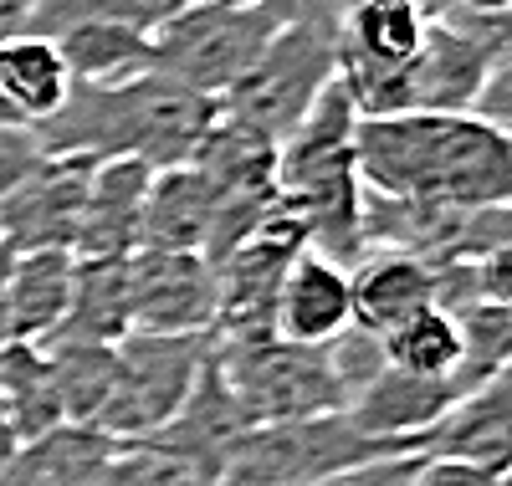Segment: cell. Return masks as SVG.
<instances>
[{
  "mask_svg": "<svg viewBox=\"0 0 512 486\" xmlns=\"http://www.w3.org/2000/svg\"><path fill=\"white\" fill-rule=\"evenodd\" d=\"M472 282H477V297L492 302V307H507L512 313V241L487 251L482 261H472Z\"/></svg>",
  "mask_w": 512,
  "mask_h": 486,
  "instance_id": "cell-34",
  "label": "cell"
},
{
  "mask_svg": "<svg viewBox=\"0 0 512 486\" xmlns=\"http://www.w3.org/2000/svg\"><path fill=\"white\" fill-rule=\"evenodd\" d=\"M216 267L200 251L128 256V333H216Z\"/></svg>",
  "mask_w": 512,
  "mask_h": 486,
  "instance_id": "cell-10",
  "label": "cell"
},
{
  "mask_svg": "<svg viewBox=\"0 0 512 486\" xmlns=\"http://www.w3.org/2000/svg\"><path fill=\"white\" fill-rule=\"evenodd\" d=\"M292 0H267L256 11H216V6H185L169 26H159L154 41V72L190 93L221 103L246 77V67L262 57V47L287 21Z\"/></svg>",
  "mask_w": 512,
  "mask_h": 486,
  "instance_id": "cell-7",
  "label": "cell"
},
{
  "mask_svg": "<svg viewBox=\"0 0 512 486\" xmlns=\"http://www.w3.org/2000/svg\"><path fill=\"white\" fill-rule=\"evenodd\" d=\"M410 486H497L492 476H482V471H472V466H456V461H431L425 456V466L415 471V481Z\"/></svg>",
  "mask_w": 512,
  "mask_h": 486,
  "instance_id": "cell-35",
  "label": "cell"
},
{
  "mask_svg": "<svg viewBox=\"0 0 512 486\" xmlns=\"http://www.w3.org/2000/svg\"><path fill=\"white\" fill-rule=\"evenodd\" d=\"M6 272H11V256L0 251V348L11 343V302H6Z\"/></svg>",
  "mask_w": 512,
  "mask_h": 486,
  "instance_id": "cell-37",
  "label": "cell"
},
{
  "mask_svg": "<svg viewBox=\"0 0 512 486\" xmlns=\"http://www.w3.org/2000/svg\"><path fill=\"white\" fill-rule=\"evenodd\" d=\"M507 26L512 21L482 26L456 11L446 21H431L415 62L405 67V113H446V118L477 113V98L492 72V52Z\"/></svg>",
  "mask_w": 512,
  "mask_h": 486,
  "instance_id": "cell-9",
  "label": "cell"
},
{
  "mask_svg": "<svg viewBox=\"0 0 512 486\" xmlns=\"http://www.w3.org/2000/svg\"><path fill=\"white\" fill-rule=\"evenodd\" d=\"M354 292V328L384 338L405 318L436 307V267L405 251H364L359 267L349 272Z\"/></svg>",
  "mask_w": 512,
  "mask_h": 486,
  "instance_id": "cell-17",
  "label": "cell"
},
{
  "mask_svg": "<svg viewBox=\"0 0 512 486\" xmlns=\"http://www.w3.org/2000/svg\"><path fill=\"white\" fill-rule=\"evenodd\" d=\"M210 348L216 333H128L113 348V394L93 430L118 446H144L180 415Z\"/></svg>",
  "mask_w": 512,
  "mask_h": 486,
  "instance_id": "cell-6",
  "label": "cell"
},
{
  "mask_svg": "<svg viewBox=\"0 0 512 486\" xmlns=\"http://www.w3.org/2000/svg\"><path fill=\"white\" fill-rule=\"evenodd\" d=\"M477 113L512 134V26L502 31L497 52H492V72H487V87H482V98H477Z\"/></svg>",
  "mask_w": 512,
  "mask_h": 486,
  "instance_id": "cell-32",
  "label": "cell"
},
{
  "mask_svg": "<svg viewBox=\"0 0 512 486\" xmlns=\"http://www.w3.org/2000/svg\"><path fill=\"white\" fill-rule=\"evenodd\" d=\"M451 6H456V16L482 21V26H502V21H512V0H451Z\"/></svg>",
  "mask_w": 512,
  "mask_h": 486,
  "instance_id": "cell-36",
  "label": "cell"
},
{
  "mask_svg": "<svg viewBox=\"0 0 512 486\" xmlns=\"http://www.w3.org/2000/svg\"><path fill=\"white\" fill-rule=\"evenodd\" d=\"M0 405H6L16 446L62 425L52 359H47V348H41V343H6V348H0Z\"/></svg>",
  "mask_w": 512,
  "mask_h": 486,
  "instance_id": "cell-25",
  "label": "cell"
},
{
  "mask_svg": "<svg viewBox=\"0 0 512 486\" xmlns=\"http://www.w3.org/2000/svg\"><path fill=\"white\" fill-rule=\"evenodd\" d=\"M420 466H425V456H379V461L338 471V476H328L318 486H410Z\"/></svg>",
  "mask_w": 512,
  "mask_h": 486,
  "instance_id": "cell-33",
  "label": "cell"
},
{
  "mask_svg": "<svg viewBox=\"0 0 512 486\" xmlns=\"http://www.w3.org/2000/svg\"><path fill=\"white\" fill-rule=\"evenodd\" d=\"M456 405V394L446 379H415L384 364L354 400H349V425L364 430L369 440H390V446H405L420 456V435L431 430L446 410Z\"/></svg>",
  "mask_w": 512,
  "mask_h": 486,
  "instance_id": "cell-16",
  "label": "cell"
},
{
  "mask_svg": "<svg viewBox=\"0 0 512 486\" xmlns=\"http://www.w3.org/2000/svg\"><path fill=\"white\" fill-rule=\"evenodd\" d=\"M52 47L67 62L72 82L82 87H113V82H134L154 72V41L113 21H77L52 36Z\"/></svg>",
  "mask_w": 512,
  "mask_h": 486,
  "instance_id": "cell-23",
  "label": "cell"
},
{
  "mask_svg": "<svg viewBox=\"0 0 512 486\" xmlns=\"http://www.w3.org/2000/svg\"><path fill=\"white\" fill-rule=\"evenodd\" d=\"M93 486H216L205 471L164 456V451H149V446H118V456L93 476Z\"/></svg>",
  "mask_w": 512,
  "mask_h": 486,
  "instance_id": "cell-30",
  "label": "cell"
},
{
  "mask_svg": "<svg viewBox=\"0 0 512 486\" xmlns=\"http://www.w3.org/2000/svg\"><path fill=\"white\" fill-rule=\"evenodd\" d=\"M354 159L364 190L384 200L441 210L512 205V134L482 113L359 118Z\"/></svg>",
  "mask_w": 512,
  "mask_h": 486,
  "instance_id": "cell-1",
  "label": "cell"
},
{
  "mask_svg": "<svg viewBox=\"0 0 512 486\" xmlns=\"http://www.w3.org/2000/svg\"><path fill=\"white\" fill-rule=\"evenodd\" d=\"M216 103L169 82L164 72H144L134 82L82 87L72 82V98L57 118L31 128L41 154H82V159H139L149 169L190 164L200 139L216 123Z\"/></svg>",
  "mask_w": 512,
  "mask_h": 486,
  "instance_id": "cell-2",
  "label": "cell"
},
{
  "mask_svg": "<svg viewBox=\"0 0 512 486\" xmlns=\"http://www.w3.org/2000/svg\"><path fill=\"white\" fill-rule=\"evenodd\" d=\"M190 169H200L210 190L221 200H251V195H272V174H277V144L256 128L216 113L210 134L200 139V149L190 154Z\"/></svg>",
  "mask_w": 512,
  "mask_h": 486,
  "instance_id": "cell-22",
  "label": "cell"
},
{
  "mask_svg": "<svg viewBox=\"0 0 512 486\" xmlns=\"http://www.w3.org/2000/svg\"><path fill=\"white\" fill-rule=\"evenodd\" d=\"M221 195L210 180L190 164L154 169L149 195H144V220H139V251H200L216 226Z\"/></svg>",
  "mask_w": 512,
  "mask_h": 486,
  "instance_id": "cell-18",
  "label": "cell"
},
{
  "mask_svg": "<svg viewBox=\"0 0 512 486\" xmlns=\"http://www.w3.org/2000/svg\"><path fill=\"white\" fill-rule=\"evenodd\" d=\"M190 6H216V11H256L267 0H190Z\"/></svg>",
  "mask_w": 512,
  "mask_h": 486,
  "instance_id": "cell-38",
  "label": "cell"
},
{
  "mask_svg": "<svg viewBox=\"0 0 512 486\" xmlns=\"http://www.w3.org/2000/svg\"><path fill=\"white\" fill-rule=\"evenodd\" d=\"M446 313L456 318V333H461V364L451 374V394L461 400V394L482 389L492 374L512 364V313L482 297H461Z\"/></svg>",
  "mask_w": 512,
  "mask_h": 486,
  "instance_id": "cell-26",
  "label": "cell"
},
{
  "mask_svg": "<svg viewBox=\"0 0 512 486\" xmlns=\"http://www.w3.org/2000/svg\"><path fill=\"white\" fill-rule=\"evenodd\" d=\"M16 451V435H11V420H6V405H0V466H6V456Z\"/></svg>",
  "mask_w": 512,
  "mask_h": 486,
  "instance_id": "cell-39",
  "label": "cell"
},
{
  "mask_svg": "<svg viewBox=\"0 0 512 486\" xmlns=\"http://www.w3.org/2000/svg\"><path fill=\"white\" fill-rule=\"evenodd\" d=\"M154 169L139 159H103L93 169L88 200L77 220V261H123L139 251V220H144V195H149Z\"/></svg>",
  "mask_w": 512,
  "mask_h": 486,
  "instance_id": "cell-15",
  "label": "cell"
},
{
  "mask_svg": "<svg viewBox=\"0 0 512 486\" xmlns=\"http://www.w3.org/2000/svg\"><path fill=\"white\" fill-rule=\"evenodd\" d=\"M98 159L82 154H47L36 174L0 200V251L26 256V251H72L82 200H88Z\"/></svg>",
  "mask_w": 512,
  "mask_h": 486,
  "instance_id": "cell-11",
  "label": "cell"
},
{
  "mask_svg": "<svg viewBox=\"0 0 512 486\" xmlns=\"http://www.w3.org/2000/svg\"><path fill=\"white\" fill-rule=\"evenodd\" d=\"M52 359L62 425H98L113 394V348L118 343H41Z\"/></svg>",
  "mask_w": 512,
  "mask_h": 486,
  "instance_id": "cell-27",
  "label": "cell"
},
{
  "mask_svg": "<svg viewBox=\"0 0 512 486\" xmlns=\"http://www.w3.org/2000/svg\"><path fill=\"white\" fill-rule=\"evenodd\" d=\"M354 128L359 113L344 93V82H333L313 103V113L277 144V200L292 210L308 231V246L333 256L338 267H359L364 241H359V210H364V180L354 159Z\"/></svg>",
  "mask_w": 512,
  "mask_h": 486,
  "instance_id": "cell-3",
  "label": "cell"
},
{
  "mask_svg": "<svg viewBox=\"0 0 512 486\" xmlns=\"http://www.w3.org/2000/svg\"><path fill=\"white\" fill-rule=\"evenodd\" d=\"M241 430H251V425H246V415L236 410L231 384H226V374H221V364H216V348H210V364L200 369V379H195V389H190V400L180 405V415L169 420L159 435H149L144 446L175 456V461H185V466H195V471H205L210 481L221 486V466H226L231 446L241 440Z\"/></svg>",
  "mask_w": 512,
  "mask_h": 486,
  "instance_id": "cell-14",
  "label": "cell"
},
{
  "mask_svg": "<svg viewBox=\"0 0 512 486\" xmlns=\"http://www.w3.org/2000/svg\"><path fill=\"white\" fill-rule=\"evenodd\" d=\"M118 456V440L93 425H57L6 456L0 486H93V476Z\"/></svg>",
  "mask_w": 512,
  "mask_h": 486,
  "instance_id": "cell-19",
  "label": "cell"
},
{
  "mask_svg": "<svg viewBox=\"0 0 512 486\" xmlns=\"http://www.w3.org/2000/svg\"><path fill=\"white\" fill-rule=\"evenodd\" d=\"M349 0H292L287 21L246 67V77L216 103L226 118L282 144L313 103L338 82V26Z\"/></svg>",
  "mask_w": 512,
  "mask_h": 486,
  "instance_id": "cell-4",
  "label": "cell"
},
{
  "mask_svg": "<svg viewBox=\"0 0 512 486\" xmlns=\"http://www.w3.org/2000/svg\"><path fill=\"white\" fill-rule=\"evenodd\" d=\"M72 98V72L47 36L0 41V108L21 128H41Z\"/></svg>",
  "mask_w": 512,
  "mask_h": 486,
  "instance_id": "cell-20",
  "label": "cell"
},
{
  "mask_svg": "<svg viewBox=\"0 0 512 486\" xmlns=\"http://www.w3.org/2000/svg\"><path fill=\"white\" fill-rule=\"evenodd\" d=\"M190 0H36V11L26 16V31L21 36H57L77 21H113V26H128V31H144L154 36L159 26H169Z\"/></svg>",
  "mask_w": 512,
  "mask_h": 486,
  "instance_id": "cell-29",
  "label": "cell"
},
{
  "mask_svg": "<svg viewBox=\"0 0 512 486\" xmlns=\"http://www.w3.org/2000/svg\"><path fill=\"white\" fill-rule=\"evenodd\" d=\"M420 456L472 466L492 481L512 471V364L461 400L420 435Z\"/></svg>",
  "mask_w": 512,
  "mask_h": 486,
  "instance_id": "cell-12",
  "label": "cell"
},
{
  "mask_svg": "<svg viewBox=\"0 0 512 486\" xmlns=\"http://www.w3.org/2000/svg\"><path fill=\"white\" fill-rule=\"evenodd\" d=\"M41 159H47V154H41V144H36L31 128L0 123V200H6L11 190H21L31 174H36Z\"/></svg>",
  "mask_w": 512,
  "mask_h": 486,
  "instance_id": "cell-31",
  "label": "cell"
},
{
  "mask_svg": "<svg viewBox=\"0 0 512 486\" xmlns=\"http://www.w3.org/2000/svg\"><path fill=\"white\" fill-rule=\"evenodd\" d=\"M128 256L123 261H77L72 307L47 343H123L128 338Z\"/></svg>",
  "mask_w": 512,
  "mask_h": 486,
  "instance_id": "cell-24",
  "label": "cell"
},
{
  "mask_svg": "<svg viewBox=\"0 0 512 486\" xmlns=\"http://www.w3.org/2000/svg\"><path fill=\"white\" fill-rule=\"evenodd\" d=\"M72 251H26L11 256L6 272V302H11V343H47L67 307H72Z\"/></svg>",
  "mask_w": 512,
  "mask_h": 486,
  "instance_id": "cell-21",
  "label": "cell"
},
{
  "mask_svg": "<svg viewBox=\"0 0 512 486\" xmlns=\"http://www.w3.org/2000/svg\"><path fill=\"white\" fill-rule=\"evenodd\" d=\"M497 486H512V471H507V476H502V481H497Z\"/></svg>",
  "mask_w": 512,
  "mask_h": 486,
  "instance_id": "cell-41",
  "label": "cell"
},
{
  "mask_svg": "<svg viewBox=\"0 0 512 486\" xmlns=\"http://www.w3.org/2000/svg\"><path fill=\"white\" fill-rule=\"evenodd\" d=\"M216 364L246 425H287L349 410V394L333 374L328 348L282 343L277 333H246L216 338Z\"/></svg>",
  "mask_w": 512,
  "mask_h": 486,
  "instance_id": "cell-5",
  "label": "cell"
},
{
  "mask_svg": "<svg viewBox=\"0 0 512 486\" xmlns=\"http://www.w3.org/2000/svg\"><path fill=\"white\" fill-rule=\"evenodd\" d=\"M379 343H384V364L400 374H415V379H446L451 384V374L461 364V333H456V318L446 307H425V313L390 328Z\"/></svg>",
  "mask_w": 512,
  "mask_h": 486,
  "instance_id": "cell-28",
  "label": "cell"
},
{
  "mask_svg": "<svg viewBox=\"0 0 512 486\" xmlns=\"http://www.w3.org/2000/svg\"><path fill=\"white\" fill-rule=\"evenodd\" d=\"M354 328V292H349V267H338L323 251H297L287 267L277 302H272V333L282 343L303 348H328L338 333Z\"/></svg>",
  "mask_w": 512,
  "mask_h": 486,
  "instance_id": "cell-13",
  "label": "cell"
},
{
  "mask_svg": "<svg viewBox=\"0 0 512 486\" xmlns=\"http://www.w3.org/2000/svg\"><path fill=\"white\" fill-rule=\"evenodd\" d=\"M415 6H420L425 16H431V21H446V16L456 11V6H451V0H415Z\"/></svg>",
  "mask_w": 512,
  "mask_h": 486,
  "instance_id": "cell-40",
  "label": "cell"
},
{
  "mask_svg": "<svg viewBox=\"0 0 512 486\" xmlns=\"http://www.w3.org/2000/svg\"><path fill=\"white\" fill-rule=\"evenodd\" d=\"M379 456H415L390 440H369L349 425V415L287 420V425H251L231 446L221 466V486H318L349 466Z\"/></svg>",
  "mask_w": 512,
  "mask_h": 486,
  "instance_id": "cell-8",
  "label": "cell"
}]
</instances>
